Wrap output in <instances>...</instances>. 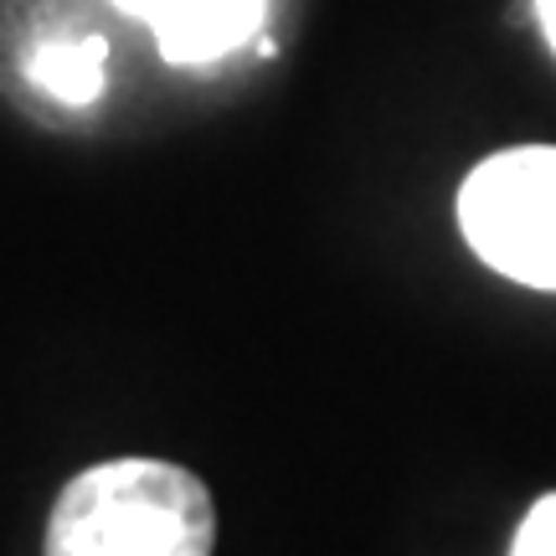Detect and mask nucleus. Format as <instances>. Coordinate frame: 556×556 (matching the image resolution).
<instances>
[{"label":"nucleus","instance_id":"1","mask_svg":"<svg viewBox=\"0 0 556 556\" xmlns=\"http://www.w3.org/2000/svg\"><path fill=\"white\" fill-rule=\"evenodd\" d=\"M217 500L186 464L103 458L52 500L41 556H212Z\"/></svg>","mask_w":556,"mask_h":556},{"label":"nucleus","instance_id":"2","mask_svg":"<svg viewBox=\"0 0 556 556\" xmlns=\"http://www.w3.org/2000/svg\"><path fill=\"white\" fill-rule=\"evenodd\" d=\"M458 232L500 278L556 294V144L479 160L458 186Z\"/></svg>","mask_w":556,"mask_h":556},{"label":"nucleus","instance_id":"3","mask_svg":"<svg viewBox=\"0 0 556 556\" xmlns=\"http://www.w3.org/2000/svg\"><path fill=\"white\" fill-rule=\"evenodd\" d=\"M124 16L144 21L155 31V47L176 67H201L263 31L268 0H114Z\"/></svg>","mask_w":556,"mask_h":556},{"label":"nucleus","instance_id":"4","mask_svg":"<svg viewBox=\"0 0 556 556\" xmlns=\"http://www.w3.org/2000/svg\"><path fill=\"white\" fill-rule=\"evenodd\" d=\"M103 58H109V47L99 37L41 41L31 62H26V78L58 103H93L103 88Z\"/></svg>","mask_w":556,"mask_h":556},{"label":"nucleus","instance_id":"5","mask_svg":"<svg viewBox=\"0 0 556 556\" xmlns=\"http://www.w3.org/2000/svg\"><path fill=\"white\" fill-rule=\"evenodd\" d=\"M510 556H556V495H541L516 526Z\"/></svg>","mask_w":556,"mask_h":556},{"label":"nucleus","instance_id":"6","mask_svg":"<svg viewBox=\"0 0 556 556\" xmlns=\"http://www.w3.org/2000/svg\"><path fill=\"white\" fill-rule=\"evenodd\" d=\"M536 21H541V31H546V47L556 52V0H536Z\"/></svg>","mask_w":556,"mask_h":556}]
</instances>
